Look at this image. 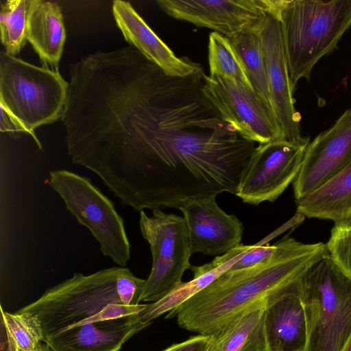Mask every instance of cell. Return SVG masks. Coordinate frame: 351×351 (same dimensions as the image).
Listing matches in <instances>:
<instances>
[{
    "mask_svg": "<svg viewBox=\"0 0 351 351\" xmlns=\"http://www.w3.org/2000/svg\"><path fill=\"white\" fill-rule=\"evenodd\" d=\"M203 68L167 75L132 46L116 50L86 75L69 114L79 164L127 206L149 161L172 149H203L241 136L203 92Z\"/></svg>",
    "mask_w": 351,
    "mask_h": 351,
    "instance_id": "6da1fadb",
    "label": "cell"
},
{
    "mask_svg": "<svg viewBox=\"0 0 351 351\" xmlns=\"http://www.w3.org/2000/svg\"><path fill=\"white\" fill-rule=\"evenodd\" d=\"M277 245L268 260L246 269H228L165 318H176L188 331L213 335L242 316L266 308L328 253L325 243L305 244L287 237Z\"/></svg>",
    "mask_w": 351,
    "mask_h": 351,
    "instance_id": "7a4b0ae2",
    "label": "cell"
},
{
    "mask_svg": "<svg viewBox=\"0 0 351 351\" xmlns=\"http://www.w3.org/2000/svg\"><path fill=\"white\" fill-rule=\"evenodd\" d=\"M277 19L292 90L337 47L351 25V0H282Z\"/></svg>",
    "mask_w": 351,
    "mask_h": 351,
    "instance_id": "3957f363",
    "label": "cell"
},
{
    "mask_svg": "<svg viewBox=\"0 0 351 351\" xmlns=\"http://www.w3.org/2000/svg\"><path fill=\"white\" fill-rule=\"evenodd\" d=\"M308 325L305 351H341L351 335V277L328 252L300 278Z\"/></svg>",
    "mask_w": 351,
    "mask_h": 351,
    "instance_id": "277c9868",
    "label": "cell"
},
{
    "mask_svg": "<svg viewBox=\"0 0 351 351\" xmlns=\"http://www.w3.org/2000/svg\"><path fill=\"white\" fill-rule=\"evenodd\" d=\"M68 88L58 70L0 53V106L24 126L39 149L34 130L62 118Z\"/></svg>",
    "mask_w": 351,
    "mask_h": 351,
    "instance_id": "5b68a950",
    "label": "cell"
},
{
    "mask_svg": "<svg viewBox=\"0 0 351 351\" xmlns=\"http://www.w3.org/2000/svg\"><path fill=\"white\" fill-rule=\"evenodd\" d=\"M124 268L112 267L88 275L75 272L20 310L38 317L45 337L98 313L108 304H125L117 284Z\"/></svg>",
    "mask_w": 351,
    "mask_h": 351,
    "instance_id": "8992f818",
    "label": "cell"
},
{
    "mask_svg": "<svg viewBox=\"0 0 351 351\" xmlns=\"http://www.w3.org/2000/svg\"><path fill=\"white\" fill-rule=\"evenodd\" d=\"M48 184L78 223L90 230L102 254L119 267L126 266L130 243L112 201L88 178L68 170L50 171Z\"/></svg>",
    "mask_w": 351,
    "mask_h": 351,
    "instance_id": "52a82bcc",
    "label": "cell"
},
{
    "mask_svg": "<svg viewBox=\"0 0 351 351\" xmlns=\"http://www.w3.org/2000/svg\"><path fill=\"white\" fill-rule=\"evenodd\" d=\"M141 234L149 243L152 256L150 273L145 280L138 302H154L182 282L190 269V241L183 217L154 209L152 216L140 212Z\"/></svg>",
    "mask_w": 351,
    "mask_h": 351,
    "instance_id": "ba28073f",
    "label": "cell"
},
{
    "mask_svg": "<svg viewBox=\"0 0 351 351\" xmlns=\"http://www.w3.org/2000/svg\"><path fill=\"white\" fill-rule=\"evenodd\" d=\"M309 138L256 146L243 168L237 194L245 203L273 202L297 177Z\"/></svg>",
    "mask_w": 351,
    "mask_h": 351,
    "instance_id": "9c48e42d",
    "label": "cell"
},
{
    "mask_svg": "<svg viewBox=\"0 0 351 351\" xmlns=\"http://www.w3.org/2000/svg\"><path fill=\"white\" fill-rule=\"evenodd\" d=\"M203 92L244 139L258 144L283 139L273 110L252 88L228 77L206 75Z\"/></svg>",
    "mask_w": 351,
    "mask_h": 351,
    "instance_id": "30bf717a",
    "label": "cell"
},
{
    "mask_svg": "<svg viewBox=\"0 0 351 351\" xmlns=\"http://www.w3.org/2000/svg\"><path fill=\"white\" fill-rule=\"evenodd\" d=\"M169 16L211 29L228 38L261 31L270 14L272 0H158Z\"/></svg>",
    "mask_w": 351,
    "mask_h": 351,
    "instance_id": "8fae6325",
    "label": "cell"
},
{
    "mask_svg": "<svg viewBox=\"0 0 351 351\" xmlns=\"http://www.w3.org/2000/svg\"><path fill=\"white\" fill-rule=\"evenodd\" d=\"M351 162V108L307 145L293 182L295 202L333 178Z\"/></svg>",
    "mask_w": 351,
    "mask_h": 351,
    "instance_id": "7c38bea8",
    "label": "cell"
},
{
    "mask_svg": "<svg viewBox=\"0 0 351 351\" xmlns=\"http://www.w3.org/2000/svg\"><path fill=\"white\" fill-rule=\"evenodd\" d=\"M178 209L186 223L192 254L218 256L241 244L242 222L219 206L216 195L188 199Z\"/></svg>",
    "mask_w": 351,
    "mask_h": 351,
    "instance_id": "4fadbf2b",
    "label": "cell"
},
{
    "mask_svg": "<svg viewBox=\"0 0 351 351\" xmlns=\"http://www.w3.org/2000/svg\"><path fill=\"white\" fill-rule=\"evenodd\" d=\"M267 66L270 102L282 130L283 139L299 141L300 114L295 108L280 21L269 14L260 31Z\"/></svg>",
    "mask_w": 351,
    "mask_h": 351,
    "instance_id": "5bb4252c",
    "label": "cell"
},
{
    "mask_svg": "<svg viewBox=\"0 0 351 351\" xmlns=\"http://www.w3.org/2000/svg\"><path fill=\"white\" fill-rule=\"evenodd\" d=\"M116 23L130 45L159 66L167 75L184 77L197 72L201 64L186 57H178L152 31L128 1L112 3Z\"/></svg>",
    "mask_w": 351,
    "mask_h": 351,
    "instance_id": "9a60e30c",
    "label": "cell"
},
{
    "mask_svg": "<svg viewBox=\"0 0 351 351\" xmlns=\"http://www.w3.org/2000/svg\"><path fill=\"white\" fill-rule=\"evenodd\" d=\"M301 276L265 308L264 324L267 351L306 350L308 325L301 295Z\"/></svg>",
    "mask_w": 351,
    "mask_h": 351,
    "instance_id": "2e32d148",
    "label": "cell"
},
{
    "mask_svg": "<svg viewBox=\"0 0 351 351\" xmlns=\"http://www.w3.org/2000/svg\"><path fill=\"white\" fill-rule=\"evenodd\" d=\"M140 315L51 333L43 341L52 351H120L129 339L151 324Z\"/></svg>",
    "mask_w": 351,
    "mask_h": 351,
    "instance_id": "e0dca14e",
    "label": "cell"
},
{
    "mask_svg": "<svg viewBox=\"0 0 351 351\" xmlns=\"http://www.w3.org/2000/svg\"><path fill=\"white\" fill-rule=\"evenodd\" d=\"M254 246L255 244H241L226 254L216 256L208 263L191 265L193 279L182 282L159 300L147 304L146 309L140 315L141 320L152 324L154 319L179 307L230 269Z\"/></svg>",
    "mask_w": 351,
    "mask_h": 351,
    "instance_id": "ac0fdd59",
    "label": "cell"
},
{
    "mask_svg": "<svg viewBox=\"0 0 351 351\" xmlns=\"http://www.w3.org/2000/svg\"><path fill=\"white\" fill-rule=\"evenodd\" d=\"M297 213L331 220L335 226L351 224V162L320 188L296 202Z\"/></svg>",
    "mask_w": 351,
    "mask_h": 351,
    "instance_id": "d6986e66",
    "label": "cell"
},
{
    "mask_svg": "<svg viewBox=\"0 0 351 351\" xmlns=\"http://www.w3.org/2000/svg\"><path fill=\"white\" fill-rule=\"evenodd\" d=\"M27 40L43 65L58 70L66 40V29L60 6L38 0L29 20Z\"/></svg>",
    "mask_w": 351,
    "mask_h": 351,
    "instance_id": "ffe728a7",
    "label": "cell"
},
{
    "mask_svg": "<svg viewBox=\"0 0 351 351\" xmlns=\"http://www.w3.org/2000/svg\"><path fill=\"white\" fill-rule=\"evenodd\" d=\"M265 311H252L212 335L206 351H267Z\"/></svg>",
    "mask_w": 351,
    "mask_h": 351,
    "instance_id": "44dd1931",
    "label": "cell"
},
{
    "mask_svg": "<svg viewBox=\"0 0 351 351\" xmlns=\"http://www.w3.org/2000/svg\"><path fill=\"white\" fill-rule=\"evenodd\" d=\"M228 38L252 88L272 109L260 31L243 32Z\"/></svg>",
    "mask_w": 351,
    "mask_h": 351,
    "instance_id": "7402d4cb",
    "label": "cell"
},
{
    "mask_svg": "<svg viewBox=\"0 0 351 351\" xmlns=\"http://www.w3.org/2000/svg\"><path fill=\"white\" fill-rule=\"evenodd\" d=\"M38 0H7L1 5V41L7 53L16 56L27 36L31 12Z\"/></svg>",
    "mask_w": 351,
    "mask_h": 351,
    "instance_id": "603a6c76",
    "label": "cell"
},
{
    "mask_svg": "<svg viewBox=\"0 0 351 351\" xmlns=\"http://www.w3.org/2000/svg\"><path fill=\"white\" fill-rule=\"evenodd\" d=\"M208 51L209 76L228 77L252 88L228 37L210 33Z\"/></svg>",
    "mask_w": 351,
    "mask_h": 351,
    "instance_id": "cb8c5ba5",
    "label": "cell"
},
{
    "mask_svg": "<svg viewBox=\"0 0 351 351\" xmlns=\"http://www.w3.org/2000/svg\"><path fill=\"white\" fill-rule=\"evenodd\" d=\"M1 322L21 351H36L44 340V332L38 317L28 311H4L1 306Z\"/></svg>",
    "mask_w": 351,
    "mask_h": 351,
    "instance_id": "d4e9b609",
    "label": "cell"
},
{
    "mask_svg": "<svg viewBox=\"0 0 351 351\" xmlns=\"http://www.w3.org/2000/svg\"><path fill=\"white\" fill-rule=\"evenodd\" d=\"M325 244L332 260L351 277V224L335 225Z\"/></svg>",
    "mask_w": 351,
    "mask_h": 351,
    "instance_id": "484cf974",
    "label": "cell"
},
{
    "mask_svg": "<svg viewBox=\"0 0 351 351\" xmlns=\"http://www.w3.org/2000/svg\"><path fill=\"white\" fill-rule=\"evenodd\" d=\"M147 306V304L141 303L136 304L110 303L104 307L98 313L76 322L72 323L54 332L73 328L80 326L99 324L101 323L124 319L133 315H140L146 309Z\"/></svg>",
    "mask_w": 351,
    "mask_h": 351,
    "instance_id": "4316f807",
    "label": "cell"
},
{
    "mask_svg": "<svg viewBox=\"0 0 351 351\" xmlns=\"http://www.w3.org/2000/svg\"><path fill=\"white\" fill-rule=\"evenodd\" d=\"M265 240L255 243V246L247 252L230 269L238 270L253 267L270 258L277 251L278 245H264Z\"/></svg>",
    "mask_w": 351,
    "mask_h": 351,
    "instance_id": "83f0119b",
    "label": "cell"
},
{
    "mask_svg": "<svg viewBox=\"0 0 351 351\" xmlns=\"http://www.w3.org/2000/svg\"><path fill=\"white\" fill-rule=\"evenodd\" d=\"M212 335H197L171 345L161 351H206L211 342Z\"/></svg>",
    "mask_w": 351,
    "mask_h": 351,
    "instance_id": "f1b7e54d",
    "label": "cell"
},
{
    "mask_svg": "<svg viewBox=\"0 0 351 351\" xmlns=\"http://www.w3.org/2000/svg\"><path fill=\"white\" fill-rule=\"evenodd\" d=\"M0 127L1 132L12 134L25 133L28 134V132L24 126L2 106H1Z\"/></svg>",
    "mask_w": 351,
    "mask_h": 351,
    "instance_id": "f546056e",
    "label": "cell"
},
{
    "mask_svg": "<svg viewBox=\"0 0 351 351\" xmlns=\"http://www.w3.org/2000/svg\"><path fill=\"white\" fill-rule=\"evenodd\" d=\"M1 351H21L2 322H1Z\"/></svg>",
    "mask_w": 351,
    "mask_h": 351,
    "instance_id": "4dcf8cb0",
    "label": "cell"
},
{
    "mask_svg": "<svg viewBox=\"0 0 351 351\" xmlns=\"http://www.w3.org/2000/svg\"><path fill=\"white\" fill-rule=\"evenodd\" d=\"M36 351H52L45 343H40Z\"/></svg>",
    "mask_w": 351,
    "mask_h": 351,
    "instance_id": "1f68e13d",
    "label": "cell"
},
{
    "mask_svg": "<svg viewBox=\"0 0 351 351\" xmlns=\"http://www.w3.org/2000/svg\"><path fill=\"white\" fill-rule=\"evenodd\" d=\"M341 351H351V335Z\"/></svg>",
    "mask_w": 351,
    "mask_h": 351,
    "instance_id": "d6a6232c",
    "label": "cell"
}]
</instances>
